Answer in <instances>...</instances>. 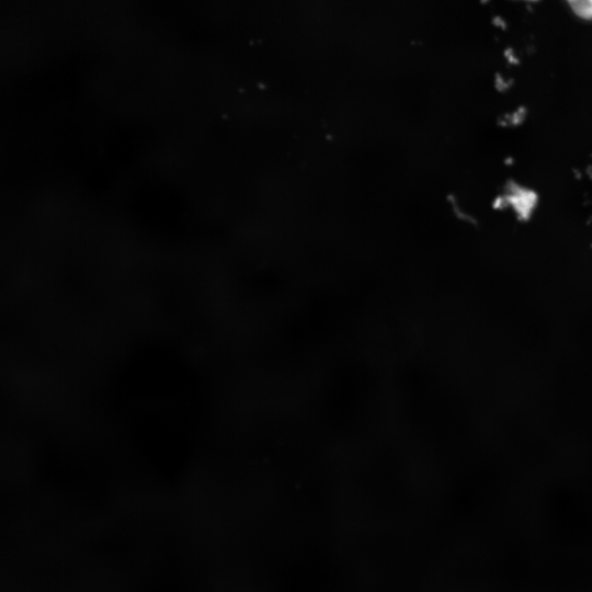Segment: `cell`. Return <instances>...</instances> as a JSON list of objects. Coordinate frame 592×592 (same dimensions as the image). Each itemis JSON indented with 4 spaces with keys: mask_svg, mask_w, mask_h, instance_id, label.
Returning a JSON list of instances; mask_svg holds the SVG:
<instances>
[{
    "mask_svg": "<svg viewBox=\"0 0 592 592\" xmlns=\"http://www.w3.org/2000/svg\"><path fill=\"white\" fill-rule=\"evenodd\" d=\"M570 5L578 15L592 19V0L571 1Z\"/></svg>",
    "mask_w": 592,
    "mask_h": 592,
    "instance_id": "1",
    "label": "cell"
}]
</instances>
